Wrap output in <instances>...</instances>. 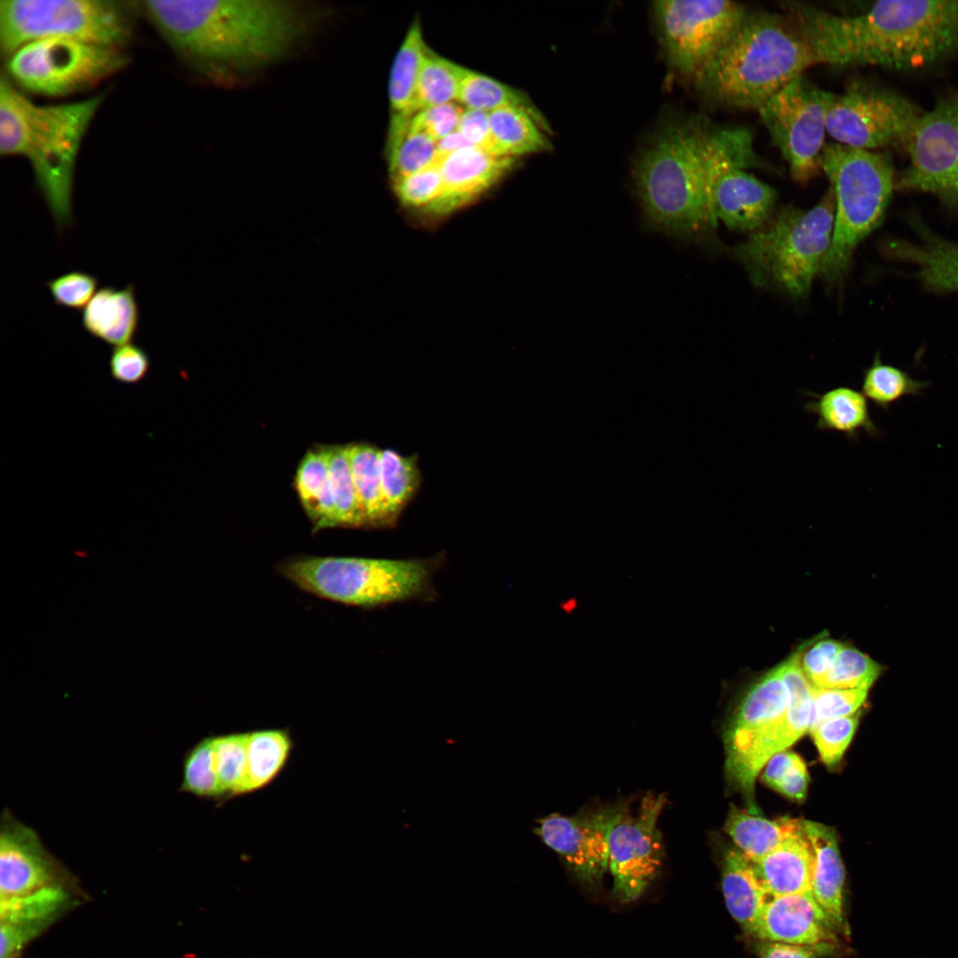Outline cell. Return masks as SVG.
Segmentation results:
<instances>
[{"instance_id":"1","label":"cell","mask_w":958,"mask_h":958,"mask_svg":"<svg viewBox=\"0 0 958 958\" xmlns=\"http://www.w3.org/2000/svg\"><path fill=\"white\" fill-rule=\"evenodd\" d=\"M137 6L192 72L226 88L296 55L334 14L326 4L296 0H146Z\"/></svg>"},{"instance_id":"2","label":"cell","mask_w":958,"mask_h":958,"mask_svg":"<svg viewBox=\"0 0 958 958\" xmlns=\"http://www.w3.org/2000/svg\"><path fill=\"white\" fill-rule=\"evenodd\" d=\"M816 64L911 71L958 58V1L883 0L840 15L788 4Z\"/></svg>"},{"instance_id":"3","label":"cell","mask_w":958,"mask_h":958,"mask_svg":"<svg viewBox=\"0 0 958 958\" xmlns=\"http://www.w3.org/2000/svg\"><path fill=\"white\" fill-rule=\"evenodd\" d=\"M105 93L56 105H37L2 73L0 153L30 163L36 187L59 233L74 224L75 167L82 138Z\"/></svg>"},{"instance_id":"4","label":"cell","mask_w":958,"mask_h":958,"mask_svg":"<svg viewBox=\"0 0 958 958\" xmlns=\"http://www.w3.org/2000/svg\"><path fill=\"white\" fill-rule=\"evenodd\" d=\"M813 64V51L792 19L748 12L695 81L715 104L758 111Z\"/></svg>"},{"instance_id":"5","label":"cell","mask_w":958,"mask_h":958,"mask_svg":"<svg viewBox=\"0 0 958 958\" xmlns=\"http://www.w3.org/2000/svg\"><path fill=\"white\" fill-rule=\"evenodd\" d=\"M704 130L699 121L668 124L640 154L634 181L647 227L695 240L716 226L703 162Z\"/></svg>"},{"instance_id":"6","label":"cell","mask_w":958,"mask_h":958,"mask_svg":"<svg viewBox=\"0 0 958 958\" xmlns=\"http://www.w3.org/2000/svg\"><path fill=\"white\" fill-rule=\"evenodd\" d=\"M832 189L810 209L782 208L733 248L751 282L793 298L810 292L828 252L835 222Z\"/></svg>"},{"instance_id":"7","label":"cell","mask_w":958,"mask_h":958,"mask_svg":"<svg viewBox=\"0 0 958 958\" xmlns=\"http://www.w3.org/2000/svg\"><path fill=\"white\" fill-rule=\"evenodd\" d=\"M441 559L294 556L277 571L320 599L372 609L434 596L432 577Z\"/></svg>"},{"instance_id":"8","label":"cell","mask_w":958,"mask_h":958,"mask_svg":"<svg viewBox=\"0 0 958 958\" xmlns=\"http://www.w3.org/2000/svg\"><path fill=\"white\" fill-rule=\"evenodd\" d=\"M819 166L836 204L831 244L820 272L831 284L844 277L858 244L879 225L896 178L886 155L836 142L825 145Z\"/></svg>"},{"instance_id":"9","label":"cell","mask_w":958,"mask_h":958,"mask_svg":"<svg viewBox=\"0 0 958 958\" xmlns=\"http://www.w3.org/2000/svg\"><path fill=\"white\" fill-rule=\"evenodd\" d=\"M136 2L1 0L0 50L8 58L42 39L67 38L122 48L133 35Z\"/></svg>"},{"instance_id":"10","label":"cell","mask_w":958,"mask_h":958,"mask_svg":"<svg viewBox=\"0 0 958 958\" xmlns=\"http://www.w3.org/2000/svg\"><path fill=\"white\" fill-rule=\"evenodd\" d=\"M702 154L717 220L750 233L764 225L772 216L776 192L747 171L758 164L750 132L706 126Z\"/></svg>"},{"instance_id":"11","label":"cell","mask_w":958,"mask_h":958,"mask_svg":"<svg viewBox=\"0 0 958 958\" xmlns=\"http://www.w3.org/2000/svg\"><path fill=\"white\" fill-rule=\"evenodd\" d=\"M129 62L122 48L75 39L28 43L5 59V75L20 90L65 97L92 88Z\"/></svg>"},{"instance_id":"12","label":"cell","mask_w":958,"mask_h":958,"mask_svg":"<svg viewBox=\"0 0 958 958\" xmlns=\"http://www.w3.org/2000/svg\"><path fill=\"white\" fill-rule=\"evenodd\" d=\"M923 111L900 93L868 82L851 83L832 93L827 132L836 143L874 151L887 146L905 149Z\"/></svg>"},{"instance_id":"13","label":"cell","mask_w":958,"mask_h":958,"mask_svg":"<svg viewBox=\"0 0 958 958\" xmlns=\"http://www.w3.org/2000/svg\"><path fill=\"white\" fill-rule=\"evenodd\" d=\"M653 10L669 64L694 79L748 12L726 0H660Z\"/></svg>"},{"instance_id":"14","label":"cell","mask_w":958,"mask_h":958,"mask_svg":"<svg viewBox=\"0 0 958 958\" xmlns=\"http://www.w3.org/2000/svg\"><path fill=\"white\" fill-rule=\"evenodd\" d=\"M831 96L802 75L758 110L795 181H808L821 169Z\"/></svg>"},{"instance_id":"15","label":"cell","mask_w":958,"mask_h":958,"mask_svg":"<svg viewBox=\"0 0 958 958\" xmlns=\"http://www.w3.org/2000/svg\"><path fill=\"white\" fill-rule=\"evenodd\" d=\"M905 150L908 164L895 189L931 193L958 211V89L922 114Z\"/></svg>"},{"instance_id":"16","label":"cell","mask_w":958,"mask_h":958,"mask_svg":"<svg viewBox=\"0 0 958 958\" xmlns=\"http://www.w3.org/2000/svg\"><path fill=\"white\" fill-rule=\"evenodd\" d=\"M781 675L789 702L785 712L771 723L746 734L725 738L726 773L751 802L759 771L776 753L785 750L810 727L813 685L795 659L784 663Z\"/></svg>"},{"instance_id":"17","label":"cell","mask_w":958,"mask_h":958,"mask_svg":"<svg viewBox=\"0 0 958 958\" xmlns=\"http://www.w3.org/2000/svg\"><path fill=\"white\" fill-rule=\"evenodd\" d=\"M666 803L664 794L648 792L636 813L628 804L611 828L609 868L620 903L640 898L660 872L664 852L657 821Z\"/></svg>"},{"instance_id":"18","label":"cell","mask_w":958,"mask_h":958,"mask_svg":"<svg viewBox=\"0 0 958 958\" xmlns=\"http://www.w3.org/2000/svg\"><path fill=\"white\" fill-rule=\"evenodd\" d=\"M628 804L597 805L574 816L554 813L538 819L532 832L561 857L578 880L595 885L609 868L611 828Z\"/></svg>"},{"instance_id":"19","label":"cell","mask_w":958,"mask_h":958,"mask_svg":"<svg viewBox=\"0 0 958 958\" xmlns=\"http://www.w3.org/2000/svg\"><path fill=\"white\" fill-rule=\"evenodd\" d=\"M54 888L82 891L72 875L44 850L34 830L6 818L0 835V899Z\"/></svg>"},{"instance_id":"20","label":"cell","mask_w":958,"mask_h":958,"mask_svg":"<svg viewBox=\"0 0 958 958\" xmlns=\"http://www.w3.org/2000/svg\"><path fill=\"white\" fill-rule=\"evenodd\" d=\"M85 899L82 891L65 888L0 899V958H20L28 944Z\"/></svg>"},{"instance_id":"21","label":"cell","mask_w":958,"mask_h":958,"mask_svg":"<svg viewBox=\"0 0 958 958\" xmlns=\"http://www.w3.org/2000/svg\"><path fill=\"white\" fill-rule=\"evenodd\" d=\"M834 925L811 891L769 895L750 933L763 941L814 945L831 942Z\"/></svg>"},{"instance_id":"22","label":"cell","mask_w":958,"mask_h":958,"mask_svg":"<svg viewBox=\"0 0 958 958\" xmlns=\"http://www.w3.org/2000/svg\"><path fill=\"white\" fill-rule=\"evenodd\" d=\"M518 159L459 149L439 161L444 192L432 214L446 215L472 202L510 173Z\"/></svg>"},{"instance_id":"23","label":"cell","mask_w":958,"mask_h":958,"mask_svg":"<svg viewBox=\"0 0 958 958\" xmlns=\"http://www.w3.org/2000/svg\"><path fill=\"white\" fill-rule=\"evenodd\" d=\"M913 225L919 241H891L886 247L889 255L915 264L916 275L927 289L958 292V244L937 236L917 220Z\"/></svg>"},{"instance_id":"24","label":"cell","mask_w":958,"mask_h":958,"mask_svg":"<svg viewBox=\"0 0 958 958\" xmlns=\"http://www.w3.org/2000/svg\"><path fill=\"white\" fill-rule=\"evenodd\" d=\"M428 46L420 22L414 20L394 58L389 83L390 120L387 148L405 132L413 116V106L421 65Z\"/></svg>"},{"instance_id":"25","label":"cell","mask_w":958,"mask_h":958,"mask_svg":"<svg viewBox=\"0 0 958 958\" xmlns=\"http://www.w3.org/2000/svg\"><path fill=\"white\" fill-rule=\"evenodd\" d=\"M140 321L139 306L133 283L118 289L103 287L91 298L82 314L83 329L92 337L109 345L131 342Z\"/></svg>"},{"instance_id":"26","label":"cell","mask_w":958,"mask_h":958,"mask_svg":"<svg viewBox=\"0 0 958 958\" xmlns=\"http://www.w3.org/2000/svg\"><path fill=\"white\" fill-rule=\"evenodd\" d=\"M752 865L770 896L812 892L814 854L803 829Z\"/></svg>"},{"instance_id":"27","label":"cell","mask_w":958,"mask_h":958,"mask_svg":"<svg viewBox=\"0 0 958 958\" xmlns=\"http://www.w3.org/2000/svg\"><path fill=\"white\" fill-rule=\"evenodd\" d=\"M814 854L812 894L836 926L843 924L844 868L835 831L828 826L801 821Z\"/></svg>"},{"instance_id":"28","label":"cell","mask_w":958,"mask_h":958,"mask_svg":"<svg viewBox=\"0 0 958 958\" xmlns=\"http://www.w3.org/2000/svg\"><path fill=\"white\" fill-rule=\"evenodd\" d=\"M811 400L804 409L816 417L815 428L834 431L856 442L865 431L870 437L879 438L881 431L873 421L868 403L862 392L851 387L837 386L822 394L807 392Z\"/></svg>"},{"instance_id":"29","label":"cell","mask_w":958,"mask_h":958,"mask_svg":"<svg viewBox=\"0 0 958 958\" xmlns=\"http://www.w3.org/2000/svg\"><path fill=\"white\" fill-rule=\"evenodd\" d=\"M722 891L730 915L750 932L769 894L742 852L729 850L724 856Z\"/></svg>"},{"instance_id":"30","label":"cell","mask_w":958,"mask_h":958,"mask_svg":"<svg viewBox=\"0 0 958 958\" xmlns=\"http://www.w3.org/2000/svg\"><path fill=\"white\" fill-rule=\"evenodd\" d=\"M491 129L501 157L518 159L550 148L545 120L521 108H500L489 112Z\"/></svg>"},{"instance_id":"31","label":"cell","mask_w":958,"mask_h":958,"mask_svg":"<svg viewBox=\"0 0 958 958\" xmlns=\"http://www.w3.org/2000/svg\"><path fill=\"white\" fill-rule=\"evenodd\" d=\"M725 831L751 861L766 855L785 840L802 831L801 821L782 818L769 821L737 808H732Z\"/></svg>"},{"instance_id":"32","label":"cell","mask_w":958,"mask_h":958,"mask_svg":"<svg viewBox=\"0 0 958 958\" xmlns=\"http://www.w3.org/2000/svg\"><path fill=\"white\" fill-rule=\"evenodd\" d=\"M295 487L315 530L336 527L326 446L313 448L304 455L295 475Z\"/></svg>"},{"instance_id":"33","label":"cell","mask_w":958,"mask_h":958,"mask_svg":"<svg viewBox=\"0 0 958 958\" xmlns=\"http://www.w3.org/2000/svg\"><path fill=\"white\" fill-rule=\"evenodd\" d=\"M788 702V690L778 666L746 694L725 738L746 734L771 723L785 712Z\"/></svg>"},{"instance_id":"34","label":"cell","mask_w":958,"mask_h":958,"mask_svg":"<svg viewBox=\"0 0 958 958\" xmlns=\"http://www.w3.org/2000/svg\"><path fill=\"white\" fill-rule=\"evenodd\" d=\"M294 748L287 728H267L248 732L247 774L244 795L269 786L285 768Z\"/></svg>"},{"instance_id":"35","label":"cell","mask_w":958,"mask_h":958,"mask_svg":"<svg viewBox=\"0 0 958 958\" xmlns=\"http://www.w3.org/2000/svg\"><path fill=\"white\" fill-rule=\"evenodd\" d=\"M380 475L385 525L396 524L420 483L417 456H404L393 449L381 452Z\"/></svg>"},{"instance_id":"36","label":"cell","mask_w":958,"mask_h":958,"mask_svg":"<svg viewBox=\"0 0 958 958\" xmlns=\"http://www.w3.org/2000/svg\"><path fill=\"white\" fill-rule=\"evenodd\" d=\"M356 492L367 527H386L381 496L379 448L367 443L347 445Z\"/></svg>"},{"instance_id":"37","label":"cell","mask_w":958,"mask_h":958,"mask_svg":"<svg viewBox=\"0 0 958 958\" xmlns=\"http://www.w3.org/2000/svg\"><path fill=\"white\" fill-rule=\"evenodd\" d=\"M467 69L428 47L419 75L413 115L429 107L457 102Z\"/></svg>"},{"instance_id":"38","label":"cell","mask_w":958,"mask_h":958,"mask_svg":"<svg viewBox=\"0 0 958 958\" xmlns=\"http://www.w3.org/2000/svg\"><path fill=\"white\" fill-rule=\"evenodd\" d=\"M457 102L464 108L488 113L500 108H521L544 120L523 92L470 69L463 78Z\"/></svg>"},{"instance_id":"39","label":"cell","mask_w":958,"mask_h":958,"mask_svg":"<svg viewBox=\"0 0 958 958\" xmlns=\"http://www.w3.org/2000/svg\"><path fill=\"white\" fill-rule=\"evenodd\" d=\"M929 381L914 379L904 370L883 363L876 354L873 363L865 369L861 392L876 407L888 411L890 406L906 396H922Z\"/></svg>"},{"instance_id":"40","label":"cell","mask_w":958,"mask_h":958,"mask_svg":"<svg viewBox=\"0 0 958 958\" xmlns=\"http://www.w3.org/2000/svg\"><path fill=\"white\" fill-rule=\"evenodd\" d=\"M326 447L336 526H367L353 483L347 445Z\"/></svg>"},{"instance_id":"41","label":"cell","mask_w":958,"mask_h":958,"mask_svg":"<svg viewBox=\"0 0 958 958\" xmlns=\"http://www.w3.org/2000/svg\"><path fill=\"white\" fill-rule=\"evenodd\" d=\"M248 732L214 736L215 764L224 802L244 795L247 774Z\"/></svg>"},{"instance_id":"42","label":"cell","mask_w":958,"mask_h":958,"mask_svg":"<svg viewBox=\"0 0 958 958\" xmlns=\"http://www.w3.org/2000/svg\"><path fill=\"white\" fill-rule=\"evenodd\" d=\"M180 789L200 798L221 802L214 736L202 738L185 755Z\"/></svg>"},{"instance_id":"43","label":"cell","mask_w":958,"mask_h":958,"mask_svg":"<svg viewBox=\"0 0 958 958\" xmlns=\"http://www.w3.org/2000/svg\"><path fill=\"white\" fill-rule=\"evenodd\" d=\"M387 155L391 182L438 161L436 142L425 133L411 130L387 149Z\"/></svg>"},{"instance_id":"44","label":"cell","mask_w":958,"mask_h":958,"mask_svg":"<svg viewBox=\"0 0 958 958\" xmlns=\"http://www.w3.org/2000/svg\"><path fill=\"white\" fill-rule=\"evenodd\" d=\"M880 673L879 664L860 650L843 645L831 670L818 687L868 690Z\"/></svg>"},{"instance_id":"45","label":"cell","mask_w":958,"mask_h":958,"mask_svg":"<svg viewBox=\"0 0 958 958\" xmlns=\"http://www.w3.org/2000/svg\"><path fill=\"white\" fill-rule=\"evenodd\" d=\"M399 201L406 208L433 213L444 192L439 161L392 182Z\"/></svg>"},{"instance_id":"46","label":"cell","mask_w":958,"mask_h":958,"mask_svg":"<svg viewBox=\"0 0 958 958\" xmlns=\"http://www.w3.org/2000/svg\"><path fill=\"white\" fill-rule=\"evenodd\" d=\"M868 690L818 687L813 686L809 731L821 723L855 714L864 703Z\"/></svg>"},{"instance_id":"47","label":"cell","mask_w":958,"mask_h":958,"mask_svg":"<svg viewBox=\"0 0 958 958\" xmlns=\"http://www.w3.org/2000/svg\"><path fill=\"white\" fill-rule=\"evenodd\" d=\"M859 715L832 718L810 730L822 762L832 766L838 763L858 726Z\"/></svg>"},{"instance_id":"48","label":"cell","mask_w":958,"mask_h":958,"mask_svg":"<svg viewBox=\"0 0 958 958\" xmlns=\"http://www.w3.org/2000/svg\"><path fill=\"white\" fill-rule=\"evenodd\" d=\"M98 285L96 276L82 271H71L45 282L54 303L70 310L85 308Z\"/></svg>"},{"instance_id":"49","label":"cell","mask_w":958,"mask_h":958,"mask_svg":"<svg viewBox=\"0 0 958 958\" xmlns=\"http://www.w3.org/2000/svg\"><path fill=\"white\" fill-rule=\"evenodd\" d=\"M464 109L454 101L421 110L412 117L406 130L425 133L436 142L457 130Z\"/></svg>"},{"instance_id":"50","label":"cell","mask_w":958,"mask_h":958,"mask_svg":"<svg viewBox=\"0 0 958 958\" xmlns=\"http://www.w3.org/2000/svg\"><path fill=\"white\" fill-rule=\"evenodd\" d=\"M108 365L110 374L116 381L137 384L147 376L151 361L145 349L130 342L113 348Z\"/></svg>"},{"instance_id":"51","label":"cell","mask_w":958,"mask_h":958,"mask_svg":"<svg viewBox=\"0 0 958 958\" xmlns=\"http://www.w3.org/2000/svg\"><path fill=\"white\" fill-rule=\"evenodd\" d=\"M843 645L831 639H821L812 645L801 656L800 665L806 678L814 687H820L831 670Z\"/></svg>"},{"instance_id":"52","label":"cell","mask_w":958,"mask_h":958,"mask_svg":"<svg viewBox=\"0 0 958 958\" xmlns=\"http://www.w3.org/2000/svg\"><path fill=\"white\" fill-rule=\"evenodd\" d=\"M457 130L472 146L489 154L499 156L493 139L488 112L465 108Z\"/></svg>"},{"instance_id":"53","label":"cell","mask_w":958,"mask_h":958,"mask_svg":"<svg viewBox=\"0 0 958 958\" xmlns=\"http://www.w3.org/2000/svg\"><path fill=\"white\" fill-rule=\"evenodd\" d=\"M832 950L831 942L800 945L763 941L758 954L760 958H822Z\"/></svg>"},{"instance_id":"54","label":"cell","mask_w":958,"mask_h":958,"mask_svg":"<svg viewBox=\"0 0 958 958\" xmlns=\"http://www.w3.org/2000/svg\"><path fill=\"white\" fill-rule=\"evenodd\" d=\"M804 760L796 753L782 750L774 754L766 764L763 781L773 789Z\"/></svg>"},{"instance_id":"55","label":"cell","mask_w":958,"mask_h":958,"mask_svg":"<svg viewBox=\"0 0 958 958\" xmlns=\"http://www.w3.org/2000/svg\"><path fill=\"white\" fill-rule=\"evenodd\" d=\"M808 773L805 762L797 766L777 787L775 790L786 797L802 800L807 790Z\"/></svg>"},{"instance_id":"56","label":"cell","mask_w":958,"mask_h":958,"mask_svg":"<svg viewBox=\"0 0 958 958\" xmlns=\"http://www.w3.org/2000/svg\"><path fill=\"white\" fill-rule=\"evenodd\" d=\"M472 146L467 140L455 130L436 141L437 161L464 147Z\"/></svg>"}]
</instances>
